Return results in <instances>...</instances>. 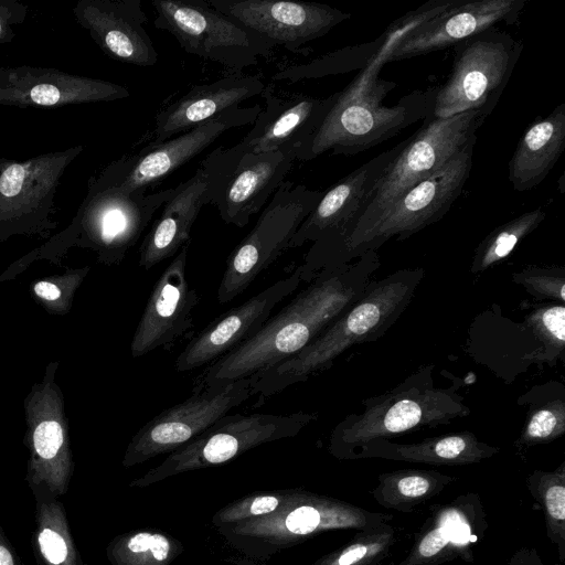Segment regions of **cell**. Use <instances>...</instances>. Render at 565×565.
Segmentation results:
<instances>
[{
  "mask_svg": "<svg viewBox=\"0 0 565 565\" xmlns=\"http://www.w3.org/2000/svg\"><path fill=\"white\" fill-rule=\"evenodd\" d=\"M280 504V498L275 495H258L247 499L236 505H232L221 514L224 522L245 521L248 518L262 516L276 511Z\"/></svg>",
  "mask_w": 565,
  "mask_h": 565,
  "instance_id": "cell-34",
  "label": "cell"
},
{
  "mask_svg": "<svg viewBox=\"0 0 565 565\" xmlns=\"http://www.w3.org/2000/svg\"><path fill=\"white\" fill-rule=\"evenodd\" d=\"M295 160L282 151L244 152L211 204L226 224L246 226L286 180Z\"/></svg>",
  "mask_w": 565,
  "mask_h": 565,
  "instance_id": "cell-23",
  "label": "cell"
},
{
  "mask_svg": "<svg viewBox=\"0 0 565 565\" xmlns=\"http://www.w3.org/2000/svg\"><path fill=\"white\" fill-rule=\"evenodd\" d=\"M130 96L127 87L51 67L1 66L0 106L56 108L113 102Z\"/></svg>",
  "mask_w": 565,
  "mask_h": 565,
  "instance_id": "cell-20",
  "label": "cell"
},
{
  "mask_svg": "<svg viewBox=\"0 0 565 565\" xmlns=\"http://www.w3.org/2000/svg\"><path fill=\"white\" fill-rule=\"evenodd\" d=\"M545 217L546 211L539 206L495 227L476 247L470 271L479 274L500 264Z\"/></svg>",
  "mask_w": 565,
  "mask_h": 565,
  "instance_id": "cell-27",
  "label": "cell"
},
{
  "mask_svg": "<svg viewBox=\"0 0 565 565\" xmlns=\"http://www.w3.org/2000/svg\"><path fill=\"white\" fill-rule=\"evenodd\" d=\"M265 106L252 129L237 143L245 152L296 151L315 134L337 99V93L324 98L292 95L282 98L269 92L262 94Z\"/></svg>",
  "mask_w": 565,
  "mask_h": 565,
  "instance_id": "cell-22",
  "label": "cell"
},
{
  "mask_svg": "<svg viewBox=\"0 0 565 565\" xmlns=\"http://www.w3.org/2000/svg\"><path fill=\"white\" fill-rule=\"evenodd\" d=\"M323 192L285 180L271 195L253 230L232 250L217 289L225 305L245 291L285 250Z\"/></svg>",
  "mask_w": 565,
  "mask_h": 565,
  "instance_id": "cell-6",
  "label": "cell"
},
{
  "mask_svg": "<svg viewBox=\"0 0 565 565\" xmlns=\"http://www.w3.org/2000/svg\"><path fill=\"white\" fill-rule=\"evenodd\" d=\"M266 86L258 75L223 77L193 86L186 94L158 113L148 145L163 142L209 121L263 94Z\"/></svg>",
  "mask_w": 565,
  "mask_h": 565,
  "instance_id": "cell-24",
  "label": "cell"
},
{
  "mask_svg": "<svg viewBox=\"0 0 565 565\" xmlns=\"http://www.w3.org/2000/svg\"><path fill=\"white\" fill-rule=\"evenodd\" d=\"M425 276L423 268H403L372 280L353 306L300 352L259 373L253 384L256 406L285 388L332 366L352 345L381 338L406 310Z\"/></svg>",
  "mask_w": 565,
  "mask_h": 565,
  "instance_id": "cell-3",
  "label": "cell"
},
{
  "mask_svg": "<svg viewBox=\"0 0 565 565\" xmlns=\"http://www.w3.org/2000/svg\"><path fill=\"white\" fill-rule=\"evenodd\" d=\"M377 252L312 279L249 340L204 367L192 390L266 371L300 352L362 298L380 268Z\"/></svg>",
  "mask_w": 565,
  "mask_h": 565,
  "instance_id": "cell-1",
  "label": "cell"
},
{
  "mask_svg": "<svg viewBox=\"0 0 565 565\" xmlns=\"http://www.w3.org/2000/svg\"><path fill=\"white\" fill-rule=\"evenodd\" d=\"M546 508L552 518L563 521L565 519V488L551 487L545 495Z\"/></svg>",
  "mask_w": 565,
  "mask_h": 565,
  "instance_id": "cell-37",
  "label": "cell"
},
{
  "mask_svg": "<svg viewBox=\"0 0 565 565\" xmlns=\"http://www.w3.org/2000/svg\"><path fill=\"white\" fill-rule=\"evenodd\" d=\"M526 0H459L441 13L396 38L382 35L379 52L385 63L455 46L482 31L519 20Z\"/></svg>",
  "mask_w": 565,
  "mask_h": 565,
  "instance_id": "cell-13",
  "label": "cell"
},
{
  "mask_svg": "<svg viewBox=\"0 0 565 565\" xmlns=\"http://www.w3.org/2000/svg\"><path fill=\"white\" fill-rule=\"evenodd\" d=\"M565 147V103L533 121L509 161V181L515 191L537 186L554 168Z\"/></svg>",
  "mask_w": 565,
  "mask_h": 565,
  "instance_id": "cell-25",
  "label": "cell"
},
{
  "mask_svg": "<svg viewBox=\"0 0 565 565\" xmlns=\"http://www.w3.org/2000/svg\"><path fill=\"white\" fill-rule=\"evenodd\" d=\"M29 7L18 0H0V44L12 42L14 26L22 24L28 17Z\"/></svg>",
  "mask_w": 565,
  "mask_h": 565,
  "instance_id": "cell-35",
  "label": "cell"
},
{
  "mask_svg": "<svg viewBox=\"0 0 565 565\" xmlns=\"http://www.w3.org/2000/svg\"><path fill=\"white\" fill-rule=\"evenodd\" d=\"M399 492L405 497H419L427 492L429 482L420 476H408L402 478L397 483Z\"/></svg>",
  "mask_w": 565,
  "mask_h": 565,
  "instance_id": "cell-38",
  "label": "cell"
},
{
  "mask_svg": "<svg viewBox=\"0 0 565 565\" xmlns=\"http://www.w3.org/2000/svg\"><path fill=\"white\" fill-rule=\"evenodd\" d=\"M565 430V399L544 402L527 414L523 437L527 441L555 438Z\"/></svg>",
  "mask_w": 565,
  "mask_h": 565,
  "instance_id": "cell-32",
  "label": "cell"
},
{
  "mask_svg": "<svg viewBox=\"0 0 565 565\" xmlns=\"http://www.w3.org/2000/svg\"><path fill=\"white\" fill-rule=\"evenodd\" d=\"M218 12L274 46L297 53L329 33L350 14L328 4L285 0H206Z\"/></svg>",
  "mask_w": 565,
  "mask_h": 565,
  "instance_id": "cell-16",
  "label": "cell"
},
{
  "mask_svg": "<svg viewBox=\"0 0 565 565\" xmlns=\"http://www.w3.org/2000/svg\"><path fill=\"white\" fill-rule=\"evenodd\" d=\"M477 134L450 161L404 193L347 250L341 265L376 252L384 243L403 241L440 221L460 196L469 179Z\"/></svg>",
  "mask_w": 565,
  "mask_h": 565,
  "instance_id": "cell-8",
  "label": "cell"
},
{
  "mask_svg": "<svg viewBox=\"0 0 565 565\" xmlns=\"http://www.w3.org/2000/svg\"><path fill=\"white\" fill-rule=\"evenodd\" d=\"M409 138L411 136L390 150L370 159L323 192L315 209L296 232L289 248L300 247L311 242L310 248L318 249L343 238L358 222L374 185L407 145Z\"/></svg>",
  "mask_w": 565,
  "mask_h": 565,
  "instance_id": "cell-17",
  "label": "cell"
},
{
  "mask_svg": "<svg viewBox=\"0 0 565 565\" xmlns=\"http://www.w3.org/2000/svg\"><path fill=\"white\" fill-rule=\"evenodd\" d=\"M478 441L468 433H458L427 440L422 446L404 448L405 451L429 454L440 460H457L465 454L478 451Z\"/></svg>",
  "mask_w": 565,
  "mask_h": 565,
  "instance_id": "cell-33",
  "label": "cell"
},
{
  "mask_svg": "<svg viewBox=\"0 0 565 565\" xmlns=\"http://www.w3.org/2000/svg\"><path fill=\"white\" fill-rule=\"evenodd\" d=\"M154 26L173 35L188 53L242 70L267 58L274 45L211 7L206 0H151Z\"/></svg>",
  "mask_w": 565,
  "mask_h": 565,
  "instance_id": "cell-7",
  "label": "cell"
},
{
  "mask_svg": "<svg viewBox=\"0 0 565 565\" xmlns=\"http://www.w3.org/2000/svg\"><path fill=\"white\" fill-rule=\"evenodd\" d=\"M524 323L542 343L530 359L539 363H553L564 358L565 306L559 302L541 305L531 310Z\"/></svg>",
  "mask_w": 565,
  "mask_h": 565,
  "instance_id": "cell-28",
  "label": "cell"
},
{
  "mask_svg": "<svg viewBox=\"0 0 565 565\" xmlns=\"http://www.w3.org/2000/svg\"><path fill=\"white\" fill-rule=\"evenodd\" d=\"M72 11L76 22L110 58L140 67L158 62L140 0H78Z\"/></svg>",
  "mask_w": 565,
  "mask_h": 565,
  "instance_id": "cell-21",
  "label": "cell"
},
{
  "mask_svg": "<svg viewBox=\"0 0 565 565\" xmlns=\"http://www.w3.org/2000/svg\"><path fill=\"white\" fill-rule=\"evenodd\" d=\"M172 546L162 534L137 532L116 537L107 548L113 565H166Z\"/></svg>",
  "mask_w": 565,
  "mask_h": 565,
  "instance_id": "cell-29",
  "label": "cell"
},
{
  "mask_svg": "<svg viewBox=\"0 0 565 565\" xmlns=\"http://www.w3.org/2000/svg\"><path fill=\"white\" fill-rule=\"evenodd\" d=\"M433 365L423 366L382 395L365 399L364 409L347 416L333 431L344 444L371 441L425 426L450 424L470 414L452 387H437Z\"/></svg>",
  "mask_w": 565,
  "mask_h": 565,
  "instance_id": "cell-4",
  "label": "cell"
},
{
  "mask_svg": "<svg viewBox=\"0 0 565 565\" xmlns=\"http://www.w3.org/2000/svg\"><path fill=\"white\" fill-rule=\"evenodd\" d=\"M512 280L537 300L565 302V268L527 266L512 274Z\"/></svg>",
  "mask_w": 565,
  "mask_h": 565,
  "instance_id": "cell-30",
  "label": "cell"
},
{
  "mask_svg": "<svg viewBox=\"0 0 565 565\" xmlns=\"http://www.w3.org/2000/svg\"><path fill=\"white\" fill-rule=\"evenodd\" d=\"M383 65L377 50L363 72L337 92V99L318 129L296 151V160L309 161L328 151L354 156L431 116L437 87L415 90L394 106L383 104L396 86L380 77Z\"/></svg>",
  "mask_w": 565,
  "mask_h": 565,
  "instance_id": "cell-2",
  "label": "cell"
},
{
  "mask_svg": "<svg viewBox=\"0 0 565 565\" xmlns=\"http://www.w3.org/2000/svg\"><path fill=\"white\" fill-rule=\"evenodd\" d=\"M302 282L298 266L245 302L218 316L191 337L174 362L177 372L207 366L253 338L271 317L274 308Z\"/></svg>",
  "mask_w": 565,
  "mask_h": 565,
  "instance_id": "cell-18",
  "label": "cell"
},
{
  "mask_svg": "<svg viewBox=\"0 0 565 565\" xmlns=\"http://www.w3.org/2000/svg\"><path fill=\"white\" fill-rule=\"evenodd\" d=\"M29 487L34 499L31 544L38 565H86L75 545L60 498L43 484Z\"/></svg>",
  "mask_w": 565,
  "mask_h": 565,
  "instance_id": "cell-26",
  "label": "cell"
},
{
  "mask_svg": "<svg viewBox=\"0 0 565 565\" xmlns=\"http://www.w3.org/2000/svg\"><path fill=\"white\" fill-rule=\"evenodd\" d=\"M316 419V414L303 411L287 415L226 414L203 433L172 451L168 459L147 477H163L224 463L264 443L292 437Z\"/></svg>",
  "mask_w": 565,
  "mask_h": 565,
  "instance_id": "cell-9",
  "label": "cell"
},
{
  "mask_svg": "<svg viewBox=\"0 0 565 565\" xmlns=\"http://www.w3.org/2000/svg\"><path fill=\"white\" fill-rule=\"evenodd\" d=\"M365 554H366L365 546H355L354 548H351L348 552L343 553L340 556L338 564L339 565H351V564L360 561Z\"/></svg>",
  "mask_w": 565,
  "mask_h": 565,
  "instance_id": "cell-41",
  "label": "cell"
},
{
  "mask_svg": "<svg viewBox=\"0 0 565 565\" xmlns=\"http://www.w3.org/2000/svg\"><path fill=\"white\" fill-rule=\"evenodd\" d=\"M190 242L170 262L150 292L131 341V354L140 358L169 350L192 332L193 312L200 296L186 278Z\"/></svg>",
  "mask_w": 565,
  "mask_h": 565,
  "instance_id": "cell-19",
  "label": "cell"
},
{
  "mask_svg": "<svg viewBox=\"0 0 565 565\" xmlns=\"http://www.w3.org/2000/svg\"><path fill=\"white\" fill-rule=\"evenodd\" d=\"M0 565H23L19 554L13 547L0 524Z\"/></svg>",
  "mask_w": 565,
  "mask_h": 565,
  "instance_id": "cell-39",
  "label": "cell"
},
{
  "mask_svg": "<svg viewBox=\"0 0 565 565\" xmlns=\"http://www.w3.org/2000/svg\"><path fill=\"white\" fill-rule=\"evenodd\" d=\"M244 152L238 145L217 147L202 160L190 179L177 185L141 243L139 266L142 269L149 270L175 256L190 242L191 228L200 211L211 204Z\"/></svg>",
  "mask_w": 565,
  "mask_h": 565,
  "instance_id": "cell-12",
  "label": "cell"
},
{
  "mask_svg": "<svg viewBox=\"0 0 565 565\" xmlns=\"http://www.w3.org/2000/svg\"><path fill=\"white\" fill-rule=\"evenodd\" d=\"M83 149L78 145L24 161L0 158V228L49 223L60 180Z\"/></svg>",
  "mask_w": 565,
  "mask_h": 565,
  "instance_id": "cell-15",
  "label": "cell"
},
{
  "mask_svg": "<svg viewBox=\"0 0 565 565\" xmlns=\"http://www.w3.org/2000/svg\"><path fill=\"white\" fill-rule=\"evenodd\" d=\"M523 44L498 26L454 46L447 81L436 88L431 118L477 110L486 120L495 107L521 56Z\"/></svg>",
  "mask_w": 565,
  "mask_h": 565,
  "instance_id": "cell-5",
  "label": "cell"
},
{
  "mask_svg": "<svg viewBox=\"0 0 565 565\" xmlns=\"http://www.w3.org/2000/svg\"><path fill=\"white\" fill-rule=\"evenodd\" d=\"M449 541V536L445 527L436 529L429 532L419 545V553L429 557L437 554Z\"/></svg>",
  "mask_w": 565,
  "mask_h": 565,
  "instance_id": "cell-36",
  "label": "cell"
},
{
  "mask_svg": "<svg viewBox=\"0 0 565 565\" xmlns=\"http://www.w3.org/2000/svg\"><path fill=\"white\" fill-rule=\"evenodd\" d=\"M358 47L344 49L332 52L305 64L292 65L278 71L274 81H285L296 83L309 78H318L327 75L348 72L356 63L354 56H358Z\"/></svg>",
  "mask_w": 565,
  "mask_h": 565,
  "instance_id": "cell-31",
  "label": "cell"
},
{
  "mask_svg": "<svg viewBox=\"0 0 565 565\" xmlns=\"http://www.w3.org/2000/svg\"><path fill=\"white\" fill-rule=\"evenodd\" d=\"M257 376L192 390L185 401L163 409L134 436L125 458L132 466L163 452L174 451L253 395Z\"/></svg>",
  "mask_w": 565,
  "mask_h": 565,
  "instance_id": "cell-10",
  "label": "cell"
},
{
  "mask_svg": "<svg viewBox=\"0 0 565 565\" xmlns=\"http://www.w3.org/2000/svg\"><path fill=\"white\" fill-rule=\"evenodd\" d=\"M263 107H237L157 145H147L134 156L118 159L90 182L97 186H114L124 192H147V189L169 177L232 128L253 124Z\"/></svg>",
  "mask_w": 565,
  "mask_h": 565,
  "instance_id": "cell-11",
  "label": "cell"
},
{
  "mask_svg": "<svg viewBox=\"0 0 565 565\" xmlns=\"http://www.w3.org/2000/svg\"><path fill=\"white\" fill-rule=\"evenodd\" d=\"M175 190L177 186L154 193L124 192L89 182L87 196L77 216L86 236L104 257L119 262Z\"/></svg>",
  "mask_w": 565,
  "mask_h": 565,
  "instance_id": "cell-14",
  "label": "cell"
},
{
  "mask_svg": "<svg viewBox=\"0 0 565 565\" xmlns=\"http://www.w3.org/2000/svg\"><path fill=\"white\" fill-rule=\"evenodd\" d=\"M33 290L39 297L49 301L55 300L61 296L60 288L56 285L45 280L36 282L33 287Z\"/></svg>",
  "mask_w": 565,
  "mask_h": 565,
  "instance_id": "cell-40",
  "label": "cell"
}]
</instances>
